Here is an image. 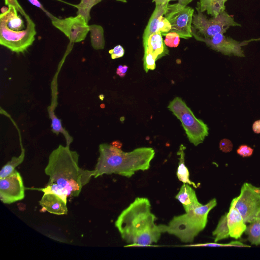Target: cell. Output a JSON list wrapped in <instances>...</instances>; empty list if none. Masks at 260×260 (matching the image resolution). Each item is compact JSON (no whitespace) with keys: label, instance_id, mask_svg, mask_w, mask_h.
Returning a JSON list of instances; mask_svg holds the SVG:
<instances>
[{"label":"cell","instance_id":"6da1fadb","mask_svg":"<svg viewBox=\"0 0 260 260\" xmlns=\"http://www.w3.org/2000/svg\"><path fill=\"white\" fill-rule=\"evenodd\" d=\"M146 198H137L122 211L115 222L121 238L128 246H148L159 240L161 232L155 223L156 216L151 212Z\"/></svg>","mask_w":260,"mask_h":260},{"label":"cell","instance_id":"7a4b0ae2","mask_svg":"<svg viewBox=\"0 0 260 260\" xmlns=\"http://www.w3.org/2000/svg\"><path fill=\"white\" fill-rule=\"evenodd\" d=\"M79 154L69 146L59 145L49 156L45 174L49 177L48 183L54 184L68 197H78L82 187L93 177V171L84 170L78 165Z\"/></svg>","mask_w":260,"mask_h":260},{"label":"cell","instance_id":"3957f363","mask_svg":"<svg viewBox=\"0 0 260 260\" xmlns=\"http://www.w3.org/2000/svg\"><path fill=\"white\" fill-rule=\"evenodd\" d=\"M99 150L100 155L93 170L94 178L112 174L130 178L137 171L148 170L155 155L154 150L147 147L126 152L113 144L103 143Z\"/></svg>","mask_w":260,"mask_h":260},{"label":"cell","instance_id":"277c9868","mask_svg":"<svg viewBox=\"0 0 260 260\" xmlns=\"http://www.w3.org/2000/svg\"><path fill=\"white\" fill-rule=\"evenodd\" d=\"M8 10L0 15V44L12 52L24 53L33 44L36 25L17 0H5Z\"/></svg>","mask_w":260,"mask_h":260},{"label":"cell","instance_id":"5b68a950","mask_svg":"<svg viewBox=\"0 0 260 260\" xmlns=\"http://www.w3.org/2000/svg\"><path fill=\"white\" fill-rule=\"evenodd\" d=\"M217 205L213 198L186 213L175 216L168 225H158L162 233H167L179 238L184 243H191L206 227L209 212Z\"/></svg>","mask_w":260,"mask_h":260},{"label":"cell","instance_id":"8992f818","mask_svg":"<svg viewBox=\"0 0 260 260\" xmlns=\"http://www.w3.org/2000/svg\"><path fill=\"white\" fill-rule=\"evenodd\" d=\"M168 109L180 121L189 142L195 146L202 143L209 134V128L203 120L198 119L180 97H175L169 103Z\"/></svg>","mask_w":260,"mask_h":260},{"label":"cell","instance_id":"52a82bcc","mask_svg":"<svg viewBox=\"0 0 260 260\" xmlns=\"http://www.w3.org/2000/svg\"><path fill=\"white\" fill-rule=\"evenodd\" d=\"M196 8L197 12L193 14L191 26L192 37L195 39L210 38L219 33L224 34L231 26H241L225 10L209 19L197 7Z\"/></svg>","mask_w":260,"mask_h":260},{"label":"cell","instance_id":"ba28073f","mask_svg":"<svg viewBox=\"0 0 260 260\" xmlns=\"http://www.w3.org/2000/svg\"><path fill=\"white\" fill-rule=\"evenodd\" d=\"M232 201L245 223L253 221L260 212V188L245 182L240 194Z\"/></svg>","mask_w":260,"mask_h":260},{"label":"cell","instance_id":"9c48e42d","mask_svg":"<svg viewBox=\"0 0 260 260\" xmlns=\"http://www.w3.org/2000/svg\"><path fill=\"white\" fill-rule=\"evenodd\" d=\"M194 9L179 3L169 4L164 16L171 25L169 32H177L181 38L188 39L192 37V20Z\"/></svg>","mask_w":260,"mask_h":260},{"label":"cell","instance_id":"30bf717a","mask_svg":"<svg viewBox=\"0 0 260 260\" xmlns=\"http://www.w3.org/2000/svg\"><path fill=\"white\" fill-rule=\"evenodd\" d=\"M196 40L205 43L210 49L223 55L244 57L242 47L251 42L260 41V38L240 42L219 33L210 38H198Z\"/></svg>","mask_w":260,"mask_h":260},{"label":"cell","instance_id":"8fae6325","mask_svg":"<svg viewBox=\"0 0 260 260\" xmlns=\"http://www.w3.org/2000/svg\"><path fill=\"white\" fill-rule=\"evenodd\" d=\"M52 25L63 32L71 43H79L86 38L89 31V25L80 15L64 19L56 17L51 20Z\"/></svg>","mask_w":260,"mask_h":260},{"label":"cell","instance_id":"7c38bea8","mask_svg":"<svg viewBox=\"0 0 260 260\" xmlns=\"http://www.w3.org/2000/svg\"><path fill=\"white\" fill-rule=\"evenodd\" d=\"M25 197V187L20 174L16 170L9 176L0 179V199L10 204L22 200Z\"/></svg>","mask_w":260,"mask_h":260},{"label":"cell","instance_id":"4fadbf2b","mask_svg":"<svg viewBox=\"0 0 260 260\" xmlns=\"http://www.w3.org/2000/svg\"><path fill=\"white\" fill-rule=\"evenodd\" d=\"M57 73V74H58ZM57 74H56L52 81V100L50 106L48 107V111L49 118L51 120L52 131L56 135L61 133L64 137L66 140L67 146H70V144L73 142V139L70 135L68 132L62 125L61 120L57 118L54 113V110L57 106Z\"/></svg>","mask_w":260,"mask_h":260},{"label":"cell","instance_id":"5bb4252c","mask_svg":"<svg viewBox=\"0 0 260 260\" xmlns=\"http://www.w3.org/2000/svg\"><path fill=\"white\" fill-rule=\"evenodd\" d=\"M227 223L230 237L235 239L240 238L247 228L242 215L235 207L233 201L227 212Z\"/></svg>","mask_w":260,"mask_h":260},{"label":"cell","instance_id":"9a60e30c","mask_svg":"<svg viewBox=\"0 0 260 260\" xmlns=\"http://www.w3.org/2000/svg\"><path fill=\"white\" fill-rule=\"evenodd\" d=\"M39 203L43 209L50 213L58 215L68 213L67 201L55 193H44Z\"/></svg>","mask_w":260,"mask_h":260},{"label":"cell","instance_id":"2e32d148","mask_svg":"<svg viewBox=\"0 0 260 260\" xmlns=\"http://www.w3.org/2000/svg\"><path fill=\"white\" fill-rule=\"evenodd\" d=\"M160 33L151 35L143 46L144 53L152 55L156 60L169 54Z\"/></svg>","mask_w":260,"mask_h":260},{"label":"cell","instance_id":"e0dca14e","mask_svg":"<svg viewBox=\"0 0 260 260\" xmlns=\"http://www.w3.org/2000/svg\"><path fill=\"white\" fill-rule=\"evenodd\" d=\"M187 183H183L175 196L183 205L186 212L202 205L198 200L194 190Z\"/></svg>","mask_w":260,"mask_h":260},{"label":"cell","instance_id":"ac0fdd59","mask_svg":"<svg viewBox=\"0 0 260 260\" xmlns=\"http://www.w3.org/2000/svg\"><path fill=\"white\" fill-rule=\"evenodd\" d=\"M169 4L165 5H155V8L150 17L143 35V45L144 46L149 37L156 33L159 18L164 15Z\"/></svg>","mask_w":260,"mask_h":260},{"label":"cell","instance_id":"d6986e66","mask_svg":"<svg viewBox=\"0 0 260 260\" xmlns=\"http://www.w3.org/2000/svg\"><path fill=\"white\" fill-rule=\"evenodd\" d=\"M228 0H200L197 8L201 12H206L212 17H216L225 10V3Z\"/></svg>","mask_w":260,"mask_h":260},{"label":"cell","instance_id":"ffe728a7","mask_svg":"<svg viewBox=\"0 0 260 260\" xmlns=\"http://www.w3.org/2000/svg\"><path fill=\"white\" fill-rule=\"evenodd\" d=\"M186 147L183 144L179 146L177 154L179 156L178 167L177 170L176 175L178 180L183 183H187L191 185L194 188H197L198 186L194 182L190 181L189 179V173L188 169L185 165V153L184 150Z\"/></svg>","mask_w":260,"mask_h":260},{"label":"cell","instance_id":"44dd1931","mask_svg":"<svg viewBox=\"0 0 260 260\" xmlns=\"http://www.w3.org/2000/svg\"><path fill=\"white\" fill-rule=\"evenodd\" d=\"M91 44L95 50L103 49L105 45L103 27L98 24L89 25Z\"/></svg>","mask_w":260,"mask_h":260},{"label":"cell","instance_id":"7402d4cb","mask_svg":"<svg viewBox=\"0 0 260 260\" xmlns=\"http://www.w3.org/2000/svg\"><path fill=\"white\" fill-rule=\"evenodd\" d=\"M247 240L251 245H260V212L254 220L247 226L245 231Z\"/></svg>","mask_w":260,"mask_h":260},{"label":"cell","instance_id":"603a6c76","mask_svg":"<svg viewBox=\"0 0 260 260\" xmlns=\"http://www.w3.org/2000/svg\"><path fill=\"white\" fill-rule=\"evenodd\" d=\"M103 0H80L78 5H74L77 8V15L82 16L86 22L88 23L90 20V10L91 8ZM122 3H126V0H116Z\"/></svg>","mask_w":260,"mask_h":260},{"label":"cell","instance_id":"cb8c5ba5","mask_svg":"<svg viewBox=\"0 0 260 260\" xmlns=\"http://www.w3.org/2000/svg\"><path fill=\"white\" fill-rule=\"evenodd\" d=\"M21 142V152L18 156H14L11 159L4 165L0 171V179L6 177L12 174L15 170L16 167L20 165L23 161L25 156V149L23 148L20 137Z\"/></svg>","mask_w":260,"mask_h":260},{"label":"cell","instance_id":"d4e9b609","mask_svg":"<svg viewBox=\"0 0 260 260\" xmlns=\"http://www.w3.org/2000/svg\"><path fill=\"white\" fill-rule=\"evenodd\" d=\"M212 235L215 237L214 242H217L230 237L227 223V213L222 215L219 219L215 229L212 232Z\"/></svg>","mask_w":260,"mask_h":260},{"label":"cell","instance_id":"484cf974","mask_svg":"<svg viewBox=\"0 0 260 260\" xmlns=\"http://www.w3.org/2000/svg\"><path fill=\"white\" fill-rule=\"evenodd\" d=\"M188 246H198V247H250V245L244 244L243 243L238 241H233L226 244H220L214 243H207L203 244H191L187 245Z\"/></svg>","mask_w":260,"mask_h":260},{"label":"cell","instance_id":"4316f807","mask_svg":"<svg viewBox=\"0 0 260 260\" xmlns=\"http://www.w3.org/2000/svg\"><path fill=\"white\" fill-rule=\"evenodd\" d=\"M171 29V25L168 19L162 15L159 18L156 33H160L165 36L168 33Z\"/></svg>","mask_w":260,"mask_h":260},{"label":"cell","instance_id":"83f0119b","mask_svg":"<svg viewBox=\"0 0 260 260\" xmlns=\"http://www.w3.org/2000/svg\"><path fill=\"white\" fill-rule=\"evenodd\" d=\"M180 36L174 31L169 32L165 35L164 42L169 47H177L180 43Z\"/></svg>","mask_w":260,"mask_h":260},{"label":"cell","instance_id":"f1b7e54d","mask_svg":"<svg viewBox=\"0 0 260 260\" xmlns=\"http://www.w3.org/2000/svg\"><path fill=\"white\" fill-rule=\"evenodd\" d=\"M143 67L146 73L149 70H153L156 67V60L154 57L149 53H144L143 57Z\"/></svg>","mask_w":260,"mask_h":260},{"label":"cell","instance_id":"f546056e","mask_svg":"<svg viewBox=\"0 0 260 260\" xmlns=\"http://www.w3.org/2000/svg\"><path fill=\"white\" fill-rule=\"evenodd\" d=\"M113 59L122 57L124 54V49L122 46L118 45L109 51Z\"/></svg>","mask_w":260,"mask_h":260},{"label":"cell","instance_id":"4dcf8cb0","mask_svg":"<svg viewBox=\"0 0 260 260\" xmlns=\"http://www.w3.org/2000/svg\"><path fill=\"white\" fill-rule=\"evenodd\" d=\"M253 149L246 145L240 146L237 150V153L242 157H249L252 155Z\"/></svg>","mask_w":260,"mask_h":260},{"label":"cell","instance_id":"1f68e13d","mask_svg":"<svg viewBox=\"0 0 260 260\" xmlns=\"http://www.w3.org/2000/svg\"><path fill=\"white\" fill-rule=\"evenodd\" d=\"M219 148L223 152L228 153L233 149V143L228 139H223L219 142Z\"/></svg>","mask_w":260,"mask_h":260},{"label":"cell","instance_id":"d6a6232c","mask_svg":"<svg viewBox=\"0 0 260 260\" xmlns=\"http://www.w3.org/2000/svg\"><path fill=\"white\" fill-rule=\"evenodd\" d=\"M28 1L32 5L41 9L43 10L47 16L50 18L51 20L55 18V16L51 15L49 12L46 10V9L43 7L41 3L38 0H28Z\"/></svg>","mask_w":260,"mask_h":260},{"label":"cell","instance_id":"836d02e7","mask_svg":"<svg viewBox=\"0 0 260 260\" xmlns=\"http://www.w3.org/2000/svg\"><path fill=\"white\" fill-rule=\"evenodd\" d=\"M128 67L127 66L120 65L118 67L116 70V74L121 77L125 76L127 72Z\"/></svg>","mask_w":260,"mask_h":260},{"label":"cell","instance_id":"e575fe53","mask_svg":"<svg viewBox=\"0 0 260 260\" xmlns=\"http://www.w3.org/2000/svg\"><path fill=\"white\" fill-rule=\"evenodd\" d=\"M252 130L255 134H260V119L254 122L252 124Z\"/></svg>","mask_w":260,"mask_h":260},{"label":"cell","instance_id":"d590c367","mask_svg":"<svg viewBox=\"0 0 260 260\" xmlns=\"http://www.w3.org/2000/svg\"><path fill=\"white\" fill-rule=\"evenodd\" d=\"M171 1L176 0H153L152 2L155 3V5H160L169 4V2Z\"/></svg>","mask_w":260,"mask_h":260},{"label":"cell","instance_id":"8d00e7d4","mask_svg":"<svg viewBox=\"0 0 260 260\" xmlns=\"http://www.w3.org/2000/svg\"><path fill=\"white\" fill-rule=\"evenodd\" d=\"M178 1V3L187 6L188 4L190 3L193 0H176Z\"/></svg>","mask_w":260,"mask_h":260},{"label":"cell","instance_id":"74e56055","mask_svg":"<svg viewBox=\"0 0 260 260\" xmlns=\"http://www.w3.org/2000/svg\"><path fill=\"white\" fill-rule=\"evenodd\" d=\"M9 9V7H3L1 9V13H5L6 12H7Z\"/></svg>","mask_w":260,"mask_h":260}]
</instances>
